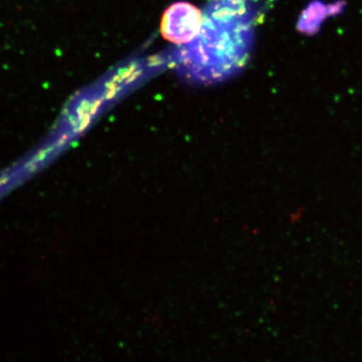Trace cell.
<instances>
[{"label": "cell", "mask_w": 362, "mask_h": 362, "mask_svg": "<svg viewBox=\"0 0 362 362\" xmlns=\"http://www.w3.org/2000/svg\"><path fill=\"white\" fill-rule=\"evenodd\" d=\"M346 2L344 0H336L330 3L327 6V11L329 17H334L341 15L344 10L346 8Z\"/></svg>", "instance_id": "4"}, {"label": "cell", "mask_w": 362, "mask_h": 362, "mask_svg": "<svg viewBox=\"0 0 362 362\" xmlns=\"http://www.w3.org/2000/svg\"><path fill=\"white\" fill-rule=\"evenodd\" d=\"M328 17L327 4L321 0H312L298 18L297 29L302 34L315 35L320 33Z\"/></svg>", "instance_id": "3"}, {"label": "cell", "mask_w": 362, "mask_h": 362, "mask_svg": "<svg viewBox=\"0 0 362 362\" xmlns=\"http://www.w3.org/2000/svg\"><path fill=\"white\" fill-rule=\"evenodd\" d=\"M203 21L200 8L191 3L176 2L163 13L160 33L172 43H191L201 33Z\"/></svg>", "instance_id": "1"}, {"label": "cell", "mask_w": 362, "mask_h": 362, "mask_svg": "<svg viewBox=\"0 0 362 362\" xmlns=\"http://www.w3.org/2000/svg\"><path fill=\"white\" fill-rule=\"evenodd\" d=\"M247 0H211L206 17L220 22L244 21Z\"/></svg>", "instance_id": "2"}]
</instances>
